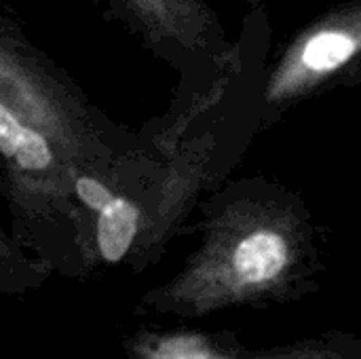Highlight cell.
<instances>
[{
	"instance_id": "6da1fadb",
	"label": "cell",
	"mask_w": 361,
	"mask_h": 359,
	"mask_svg": "<svg viewBox=\"0 0 361 359\" xmlns=\"http://www.w3.org/2000/svg\"><path fill=\"white\" fill-rule=\"evenodd\" d=\"M317 273L311 239L292 224L218 226L180 275L140 298L135 313L195 320L235 307L288 305L317 290Z\"/></svg>"
},
{
	"instance_id": "7a4b0ae2",
	"label": "cell",
	"mask_w": 361,
	"mask_h": 359,
	"mask_svg": "<svg viewBox=\"0 0 361 359\" xmlns=\"http://www.w3.org/2000/svg\"><path fill=\"white\" fill-rule=\"evenodd\" d=\"M233 330L140 326L123 339V359H233Z\"/></svg>"
},
{
	"instance_id": "3957f363",
	"label": "cell",
	"mask_w": 361,
	"mask_h": 359,
	"mask_svg": "<svg viewBox=\"0 0 361 359\" xmlns=\"http://www.w3.org/2000/svg\"><path fill=\"white\" fill-rule=\"evenodd\" d=\"M233 359H361V339L347 330H324L283 345L247 347L237 334Z\"/></svg>"
},
{
	"instance_id": "277c9868",
	"label": "cell",
	"mask_w": 361,
	"mask_h": 359,
	"mask_svg": "<svg viewBox=\"0 0 361 359\" xmlns=\"http://www.w3.org/2000/svg\"><path fill=\"white\" fill-rule=\"evenodd\" d=\"M142 212L140 207L125 199L112 195L108 203L97 212L95 224V250L106 264H118L131 256L140 241Z\"/></svg>"
},
{
	"instance_id": "5b68a950",
	"label": "cell",
	"mask_w": 361,
	"mask_h": 359,
	"mask_svg": "<svg viewBox=\"0 0 361 359\" xmlns=\"http://www.w3.org/2000/svg\"><path fill=\"white\" fill-rule=\"evenodd\" d=\"M0 152L11 157L19 167L30 171H44L53 163L49 142L42 133L23 125L0 102Z\"/></svg>"
},
{
	"instance_id": "8992f818",
	"label": "cell",
	"mask_w": 361,
	"mask_h": 359,
	"mask_svg": "<svg viewBox=\"0 0 361 359\" xmlns=\"http://www.w3.org/2000/svg\"><path fill=\"white\" fill-rule=\"evenodd\" d=\"M47 275L49 269L40 260L23 256V252L0 233V294L23 296L40 288Z\"/></svg>"
},
{
	"instance_id": "52a82bcc",
	"label": "cell",
	"mask_w": 361,
	"mask_h": 359,
	"mask_svg": "<svg viewBox=\"0 0 361 359\" xmlns=\"http://www.w3.org/2000/svg\"><path fill=\"white\" fill-rule=\"evenodd\" d=\"M360 49V40L347 32H322L313 36L302 49V63L311 70L324 72L347 63Z\"/></svg>"
},
{
	"instance_id": "ba28073f",
	"label": "cell",
	"mask_w": 361,
	"mask_h": 359,
	"mask_svg": "<svg viewBox=\"0 0 361 359\" xmlns=\"http://www.w3.org/2000/svg\"><path fill=\"white\" fill-rule=\"evenodd\" d=\"M76 195L78 199L89 207L93 209L95 214L102 209L104 203H108L112 199V193L110 188H106L102 182H97L95 178H78L76 180Z\"/></svg>"
}]
</instances>
